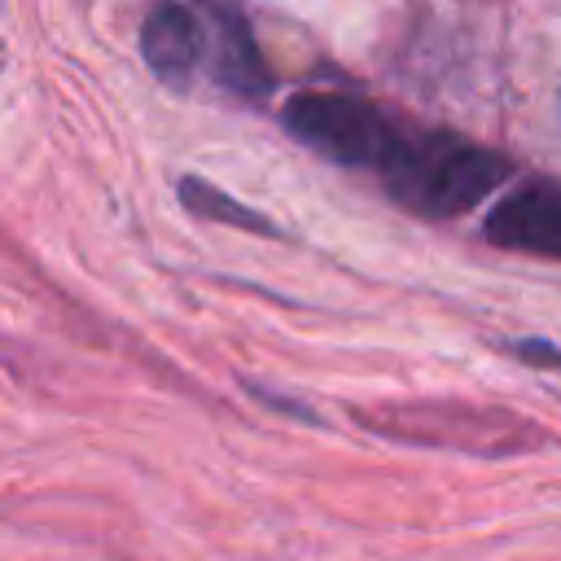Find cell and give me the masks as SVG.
Listing matches in <instances>:
<instances>
[{"instance_id":"obj_1","label":"cell","mask_w":561,"mask_h":561,"mask_svg":"<svg viewBox=\"0 0 561 561\" xmlns=\"http://www.w3.org/2000/svg\"><path fill=\"white\" fill-rule=\"evenodd\" d=\"M377 175L403 210L425 219H456L486 202L513 175V162L460 131L403 127L399 145L390 149Z\"/></svg>"},{"instance_id":"obj_2","label":"cell","mask_w":561,"mask_h":561,"mask_svg":"<svg viewBox=\"0 0 561 561\" xmlns=\"http://www.w3.org/2000/svg\"><path fill=\"white\" fill-rule=\"evenodd\" d=\"M285 127L311 145L316 153L342 162V167H373L390 158V149L403 136V123L390 118L377 101L351 96V92H298L285 105Z\"/></svg>"},{"instance_id":"obj_3","label":"cell","mask_w":561,"mask_h":561,"mask_svg":"<svg viewBox=\"0 0 561 561\" xmlns=\"http://www.w3.org/2000/svg\"><path fill=\"white\" fill-rule=\"evenodd\" d=\"M390 421H373L377 430H390L394 438L430 443V447H456L478 456H508L543 443V430L530 425V416L504 412V408H478V403H408L390 408Z\"/></svg>"},{"instance_id":"obj_4","label":"cell","mask_w":561,"mask_h":561,"mask_svg":"<svg viewBox=\"0 0 561 561\" xmlns=\"http://www.w3.org/2000/svg\"><path fill=\"white\" fill-rule=\"evenodd\" d=\"M486 241L500 250L557 259L561 263V184L557 180H522L513 184L482 224Z\"/></svg>"},{"instance_id":"obj_5","label":"cell","mask_w":561,"mask_h":561,"mask_svg":"<svg viewBox=\"0 0 561 561\" xmlns=\"http://www.w3.org/2000/svg\"><path fill=\"white\" fill-rule=\"evenodd\" d=\"M140 53L162 83L184 88L210 61V18L188 4H158L140 22Z\"/></svg>"},{"instance_id":"obj_6","label":"cell","mask_w":561,"mask_h":561,"mask_svg":"<svg viewBox=\"0 0 561 561\" xmlns=\"http://www.w3.org/2000/svg\"><path fill=\"white\" fill-rule=\"evenodd\" d=\"M206 18H210V61H206V70L241 96L267 92L272 75L259 57V44H254L245 18L232 13V9H206Z\"/></svg>"},{"instance_id":"obj_7","label":"cell","mask_w":561,"mask_h":561,"mask_svg":"<svg viewBox=\"0 0 561 561\" xmlns=\"http://www.w3.org/2000/svg\"><path fill=\"white\" fill-rule=\"evenodd\" d=\"M175 193H180L184 210H193V215H202V219H215V224H228V228H250V232H263V237L276 232V224H272L267 215H259L254 206L228 197L224 188H215V184H206V180H197V175H184V180L175 184Z\"/></svg>"},{"instance_id":"obj_8","label":"cell","mask_w":561,"mask_h":561,"mask_svg":"<svg viewBox=\"0 0 561 561\" xmlns=\"http://www.w3.org/2000/svg\"><path fill=\"white\" fill-rule=\"evenodd\" d=\"M504 351L513 359L539 368V373H557L561 377V342H552V337H513V342H504Z\"/></svg>"}]
</instances>
